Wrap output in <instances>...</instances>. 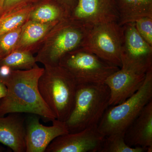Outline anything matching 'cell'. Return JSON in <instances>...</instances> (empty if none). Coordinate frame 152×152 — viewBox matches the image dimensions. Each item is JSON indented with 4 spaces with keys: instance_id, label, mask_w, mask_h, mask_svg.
Wrapping results in <instances>:
<instances>
[{
    "instance_id": "obj_1",
    "label": "cell",
    "mask_w": 152,
    "mask_h": 152,
    "mask_svg": "<svg viewBox=\"0 0 152 152\" xmlns=\"http://www.w3.org/2000/svg\"><path fill=\"white\" fill-rule=\"evenodd\" d=\"M44 68L38 65L26 70H12L2 81L7 88L5 96L0 99V116L11 113L34 114L45 122L56 119L41 96L38 82Z\"/></svg>"
},
{
    "instance_id": "obj_2",
    "label": "cell",
    "mask_w": 152,
    "mask_h": 152,
    "mask_svg": "<svg viewBox=\"0 0 152 152\" xmlns=\"http://www.w3.org/2000/svg\"><path fill=\"white\" fill-rule=\"evenodd\" d=\"M77 85L75 78L61 66L44 67L38 88L56 119L63 122L68 119L73 108Z\"/></svg>"
},
{
    "instance_id": "obj_3",
    "label": "cell",
    "mask_w": 152,
    "mask_h": 152,
    "mask_svg": "<svg viewBox=\"0 0 152 152\" xmlns=\"http://www.w3.org/2000/svg\"><path fill=\"white\" fill-rule=\"evenodd\" d=\"M110 96L104 83L77 84L73 108L65 122L69 133L98 126L110 107Z\"/></svg>"
},
{
    "instance_id": "obj_4",
    "label": "cell",
    "mask_w": 152,
    "mask_h": 152,
    "mask_svg": "<svg viewBox=\"0 0 152 152\" xmlns=\"http://www.w3.org/2000/svg\"><path fill=\"white\" fill-rule=\"evenodd\" d=\"M88 28L70 15L60 21L52 28L37 52V63L44 67L59 65L66 54L81 47Z\"/></svg>"
},
{
    "instance_id": "obj_5",
    "label": "cell",
    "mask_w": 152,
    "mask_h": 152,
    "mask_svg": "<svg viewBox=\"0 0 152 152\" xmlns=\"http://www.w3.org/2000/svg\"><path fill=\"white\" fill-rule=\"evenodd\" d=\"M152 100V69L148 71L143 83L137 92L121 103L110 106L98 124L105 137L124 133L147 104Z\"/></svg>"
},
{
    "instance_id": "obj_6",
    "label": "cell",
    "mask_w": 152,
    "mask_h": 152,
    "mask_svg": "<svg viewBox=\"0 0 152 152\" xmlns=\"http://www.w3.org/2000/svg\"><path fill=\"white\" fill-rule=\"evenodd\" d=\"M124 37L123 26L118 22L99 24L88 28L81 48L120 68Z\"/></svg>"
},
{
    "instance_id": "obj_7",
    "label": "cell",
    "mask_w": 152,
    "mask_h": 152,
    "mask_svg": "<svg viewBox=\"0 0 152 152\" xmlns=\"http://www.w3.org/2000/svg\"><path fill=\"white\" fill-rule=\"evenodd\" d=\"M77 84L104 83L108 77L120 69L82 48L69 52L60 61Z\"/></svg>"
},
{
    "instance_id": "obj_8",
    "label": "cell",
    "mask_w": 152,
    "mask_h": 152,
    "mask_svg": "<svg viewBox=\"0 0 152 152\" xmlns=\"http://www.w3.org/2000/svg\"><path fill=\"white\" fill-rule=\"evenodd\" d=\"M124 43L121 53V66L140 69L148 72L152 69V46L140 34L135 23L123 26Z\"/></svg>"
},
{
    "instance_id": "obj_9",
    "label": "cell",
    "mask_w": 152,
    "mask_h": 152,
    "mask_svg": "<svg viewBox=\"0 0 152 152\" xmlns=\"http://www.w3.org/2000/svg\"><path fill=\"white\" fill-rule=\"evenodd\" d=\"M26 115V152H45L55 139L69 133L65 122L55 119L50 126L40 122L41 117L34 114Z\"/></svg>"
},
{
    "instance_id": "obj_10",
    "label": "cell",
    "mask_w": 152,
    "mask_h": 152,
    "mask_svg": "<svg viewBox=\"0 0 152 152\" xmlns=\"http://www.w3.org/2000/svg\"><path fill=\"white\" fill-rule=\"evenodd\" d=\"M104 138L98 126H93L57 137L45 152H100Z\"/></svg>"
},
{
    "instance_id": "obj_11",
    "label": "cell",
    "mask_w": 152,
    "mask_h": 152,
    "mask_svg": "<svg viewBox=\"0 0 152 152\" xmlns=\"http://www.w3.org/2000/svg\"><path fill=\"white\" fill-rule=\"evenodd\" d=\"M147 72L137 68L122 66L107 79L104 83L110 91L109 106L121 103L141 88Z\"/></svg>"
},
{
    "instance_id": "obj_12",
    "label": "cell",
    "mask_w": 152,
    "mask_h": 152,
    "mask_svg": "<svg viewBox=\"0 0 152 152\" xmlns=\"http://www.w3.org/2000/svg\"><path fill=\"white\" fill-rule=\"evenodd\" d=\"M70 16L88 28L119 19L115 0H78Z\"/></svg>"
},
{
    "instance_id": "obj_13",
    "label": "cell",
    "mask_w": 152,
    "mask_h": 152,
    "mask_svg": "<svg viewBox=\"0 0 152 152\" xmlns=\"http://www.w3.org/2000/svg\"><path fill=\"white\" fill-rule=\"evenodd\" d=\"M11 113L0 116V143L14 152H26V115Z\"/></svg>"
},
{
    "instance_id": "obj_14",
    "label": "cell",
    "mask_w": 152,
    "mask_h": 152,
    "mask_svg": "<svg viewBox=\"0 0 152 152\" xmlns=\"http://www.w3.org/2000/svg\"><path fill=\"white\" fill-rule=\"evenodd\" d=\"M125 142L131 147H152V100L144 107L125 132Z\"/></svg>"
},
{
    "instance_id": "obj_15",
    "label": "cell",
    "mask_w": 152,
    "mask_h": 152,
    "mask_svg": "<svg viewBox=\"0 0 152 152\" xmlns=\"http://www.w3.org/2000/svg\"><path fill=\"white\" fill-rule=\"evenodd\" d=\"M58 23H40L28 20L22 26L15 50L25 51L33 54L37 53L50 30Z\"/></svg>"
},
{
    "instance_id": "obj_16",
    "label": "cell",
    "mask_w": 152,
    "mask_h": 152,
    "mask_svg": "<svg viewBox=\"0 0 152 152\" xmlns=\"http://www.w3.org/2000/svg\"><path fill=\"white\" fill-rule=\"evenodd\" d=\"M121 26L135 23L145 17L152 18V0H115Z\"/></svg>"
},
{
    "instance_id": "obj_17",
    "label": "cell",
    "mask_w": 152,
    "mask_h": 152,
    "mask_svg": "<svg viewBox=\"0 0 152 152\" xmlns=\"http://www.w3.org/2000/svg\"><path fill=\"white\" fill-rule=\"evenodd\" d=\"M35 4L28 20L40 23H58L71 12L55 0H41Z\"/></svg>"
},
{
    "instance_id": "obj_18",
    "label": "cell",
    "mask_w": 152,
    "mask_h": 152,
    "mask_svg": "<svg viewBox=\"0 0 152 152\" xmlns=\"http://www.w3.org/2000/svg\"><path fill=\"white\" fill-rule=\"evenodd\" d=\"M34 4L0 15V35L21 27L28 20Z\"/></svg>"
},
{
    "instance_id": "obj_19",
    "label": "cell",
    "mask_w": 152,
    "mask_h": 152,
    "mask_svg": "<svg viewBox=\"0 0 152 152\" xmlns=\"http://www.w3.org/2000/svg\"><path fill=\"white\" fill-rule=\"evenodd\" d=\"M35 57L30 52L16 50L0 61V65H6L12 70L31 69L37 64Z\"/></svg>"
},
{
    "instance_id": "obj_20",
    "label": "cell",
    "mask_w": 152,
    "mask_h": 152,
    "mask_svg": "<svg viewBox=\"0 0 152 152\" xmlns=\"http://www.w3.org/2000/svg\"><path fill=\"white\" fill-rule=\"evenodd\" d=\"M147 149L131 147L126 142L124 133L114 134L105 137L100 152H145Z\"/></svg>"
},
{
    "instance_id": "obj_21",
    "label": "cell",
    "mask_w": 152,
    "mask_h": 152,
    "mask_svg": "<svg viewBox=\"0 0 152 152\" xmlns=\"http://www.w3.org/2000/svg\"><path fill=\"white\" fill-rule=\"evenodd\" d=\"M22 27L0 35V61L15 50Z\"/></svg>"
},
{
    "instance_id": "obj_22",
    "label": "cell",
    "mask_w": 152,
    "mask_h": 152,
    "mask_svg": "<svg viewBox=\"0 0 152 152\" xmlns=\"http://www.w3.org/2000/svg\"><path fill=\"white\" fill-rule=\"evenodd\" d=\"M135 26L142 37L152 46V18L145 17L139 19L135 22Z\"/></svg>"
},
{
    "instance_id": "obj_23",
    "label": "cell",
    "mask_w": 152,
    "mask_h": 152,
    "mask_svg": "<svg viewBox=\"0 0 152 152\" xmlns=\"http://www.w3.org/2000/svg\"><path fill=\"white\" fill-rule=\"evenodd\" d=\"M40 0H4L0 15L24 7L34 4Z\"/></svg>"
},
{
    "instance_id": "obj_24",
    "label": "cell",
    "mask_w": 152,
    "mask_h": 152,
    "mask_svg": "<svg viewBox=\"0 0 152 152\" xmlns=\"http://www.w3.org/2000/svg\"><path fill=\"white\" fill-rule=\"evenodd\" d=\"M64 6L69 10L71 11L75 7L78 0H55Z\"/></svg>"
},
{
    "instance_id": "obj_25",
    "label": "cell",
    "mask_w": 152,
    "mask_h": 152,
    "mask_svg": "<svg viewBox=\"0 0 152 152\" xmlns=\"http://www.w3.org/2000/svg\"><path fill=\"white\" fill-rule=\"evenodd\" d=\"M7 93V86L0 77V99L5 96Z\"/></svg>"
},
{
    "instance_id": "obj_26",
    "label": "cell",
    "mask_w": 152,
    "mask_h": 152,
    "mask_svg": "<svg viewBox=\"0 0 152 152\" xmlns=\"http://www.w3.org/2000/svg\"><path fill=\"white\" fill-rule=\"evenodd\" d=\"M4 1V0H0V15L2 11Z\"/></svg>"
},
{
    "instance_id": "obj_27",
    "label": "cell",
    "mask_w": 152,
    "mask_h": 152,
    "mask_svg": "<svg viewBox=\"0 0 152 152\" xmlns=\"http://www.w3.org/2000/svg\"><path fill=\"white\" fill-rule=\"evenodd\" d=\"M4 151H5V149L0 146V152H2Z\"/></svg>"
}]
</instances>
